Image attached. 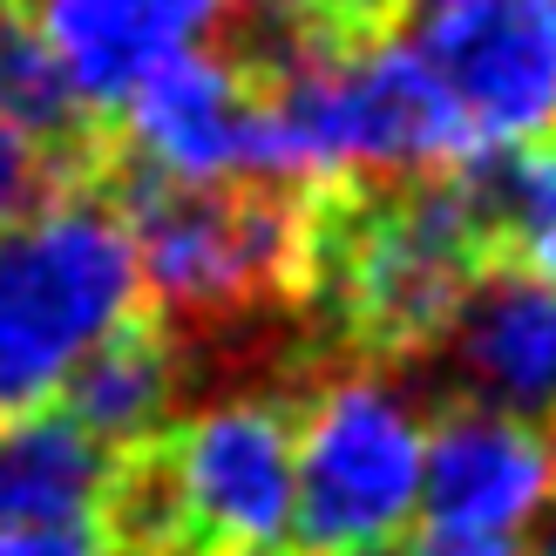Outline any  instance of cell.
Segmentation results:
<instances>
[{"label": "cell", "mask_w": 556, "mask_h": 556, "mask_svg": "<svg viewBox=\"0 0 556 556\" xmlns=\"http://www.w3.org/2000/svg\"><path fill=\"white\" fill-rule=\"evenodd\" d=\"M129 319H143V278L116 198L68 184L0 225V421L48 407Z\"/></svg>", "instance_id": "1"}, {"label": "cell", "mask_w": 556, "mask_h": 556, "mask_svg": "<svg viewBox=\"0 0 556 556\" xmlns=\"http://www.w3.org/2000/svg\"><path fill=\"white\" fill-rule=\"evenodd\" d=\"M482 258L489 231L468 190V163L448 177H407L380 198H353L332 225L313 217V271H326V292L374 353L448 340Z\"/></svg>", "instance_id": "2"}, {"label": "cell", "mask_w": 556, "mask_h": 556, "mask_svg": "<svg viewBox=\"0 0 556 556\" xmlns=\"http://www.w3.org/2000/svg\"><path fill=\"white\" fill-rule=\"evenodd\" d=\"M116 211L143 299L170 319H231L313 278V211L265 184H156L123 170Z\"/></svg>", "instance_id": "3"}, {"label": "cell", "mask_w": 556, "mask_h": 556, "mask_svg": "<svg viewBox=\"0 0 556 556\" xmlns=\"http://www.w3.org/2000/svg\"><path fill=\"white\" fill-rule=\"evenodd\" d=\"M428 421L387 374H340L292 421V549L401 543L421 509Z\"/></svg>", "instance_id": "4"}, {"label": "cell", "mask_w": 556, "mask_h": 556, "mask_svg": "<svg viewBox=\"0 0 556 556\" xmlns=\"http://www.w3.org/2000/svg\"><path fill=\"white\" fill-rule=\"evenodd\" d=\"M407 21L476 156L536 150L556 129V0H407Z\"/></svg>", "instance_id": "5"}, {"label": "cell", "mask_w": 556, "mask_h": 556, "mask_svg": "<svg viewBox=\"0 0 556 556\" xmlns=\"http://www.w3.org/2000/svg\"><path fill=\"white\" fill-rule=\"evenodd\" d=\"M556 495V434L495 407H455L428 428L414 556H522V536Z\"/></svg>", "instance_id": "6"}, {"label": "cell", "mask_w": 556, "mask_h": 556, "mask_svg": "<svg viewBox=\"0 0 556 556\" xmlns=\"http://www.w3.org/2000/svg\"><path fill=\"white\" fill-rule=\"evenodd\" d=\"M123 150L156 184H258V75L225 48H190L123 96Z\"/></svg>", "instance_id": "7"}, {"label": "cell", "mask_w": 556, "mask_h": 556, "mask_svg": "<svg viewBox=\"0 0 556 556\" xmlns=\"http://www.w3.org/2000/svg\"><path fill=\"white\" fill-rule=\"evenodd\" d=\"M238 0H35V35L54 54L75 109H123V96L163 62L211 48Z\"/></svg>", "instance_id": "8"}, {"label": "cell", "mask_w": 556, "mask_h": 556, "mask_svg": "<svg viewBox=\"0 0 556 556\" xmlns=\"http://www.w3.org/2000/svg\"><path fill=\"white\" fill-rule=\"evenodd\" d=\"M448 346L482 407L516 421L556 414V286L530 271H482L448 326Z\"/></svg>", "instance_id": "9"}, {"label": "cell", "mask_w": 556, "mask_h": 556, "mask_svg": "<svg viewBox=\"0 0 556 556\" xmlns=\"http://www.w3.org/2000/svg\"><path fill=\"white\" fill-rule=\"evenodd\" d=\"M123 455L81 434L62 407L0 421V522H102Z\"/></svg>", "instance_id": "10"}, {"label": "cell", "mask_w": 556, "mask_h": 556, "mask_svg": "<svg viewBox=\"0 0 556 556\" xmlns=\"http://www.w3.org/2000/svg\"><path fill=\"white\" fill-rule=\"evenodd\" d=\"M54 401H62L68 421L81 434H96L109 455H143L156 441V428L170 421L177 353H170V340H163L156 326L129 319L68 374V387Z\"/></svg>", "instance_id": "11"}, {"label": "cell", "mask_w": 556, "mask_h": 556, "mask_svg": "<svg viewBox=\"0 0 556 556\" xmlns=\"http://www.w3.org/2000/svg\"><path fill=\"white\" fill-rule=\"evenodd\" d=\"M468 190L482 204L489 244H503L516 271L556 286V150H509V156H476Z\"/></svg>", "instance_id": "12"}, {"label": "cell", "mask_w": 556, "mask_h": 556, "mask_svg": "<svg viewBox=\"0 0 556 556\" xmlns=\"http://www.w3.org/2000/svg\"><path fill=\"white\" fill-rule=\"evenodd\" d=\"M0 123L41 143H81V109L68 96L54 54L41 48L35 21L0 8Z\"/></svg>", "instance_id": "13"}, {"label": "cell", "mask_w": 556, "mask_h": 556, "mask_svg": "<svg viewBox=\"0 0 556 556\" xmlns=\"http://www.w3.org/2000/svg\"><path fill=\"white\" fill-rule=\"evenodd\" d=\"M81 170H89L81 143H41V136H21L0 123V225H14V217L41 211L48 198H62Z\"/></svg>", "instance_id": "14"}, {"label": "cell", "mask_w": 556, "mask_h": 556, "mask_svg": "<svg viewBox=\"0 0 556 556\" xmlns=\"http://www.w3.org/2000/svg\"><path fill=\"white\" fill-rule=\"evenodd\" d=\"M0 556H116L109 522H0Z\"/></svg>", "instance_id": "15"}, {"label": "cell", "mask_w": 556, "mask_h": 556, "mask_svg": "<svg viewBox=\"0 0 556 556\" xmlns=\"http://www.w3.org/2000/svg\"><path fill=\"white\" fill-rule=\"evenodd\" d=\"M265 8L319 27V35H374V27L394 21L407 0H265Z\"/></svg>", "instance_id": "16"}, {"label": "cell", "mask_w": 556, "mask_h": 556, "mask_svg": "<svg viewBox=\"0 0 556 556\" xmlns=\"http://www.w3.org/2000/svg\"><path fill=\"white\" fill-rule=\"evenodd\" d=\"M522 556H556V495L543 503V516L530 522V536H522Z\"/></svg>", "instance_id": "17"}, {"label": "cell", "mask_w": 556, "mask_h": 556, "mask_svg": "<svg viewBox=\"0 0 556 556\" xmlns=\"http://www.w3.org/2000/svg\"><path fill=\"white\" fill-rule=\"evenodd\" d=\"M353 556H414L407 543H380V549H353Z\"/></svg>", "instance_id": "18"}, {"label": "cell", "mask_w": 556, "mask_h": 556, "mask_svg": "<svg viewBox=\"0 0 556 556\" xmlns=\"http://www.w3.org/2000/svg\"><path fill=\"white\" fill-rule=\"evenodd\" d=\"M0 8H14V0H0Z\"/></svg>", "instance_id": "19"}]
</instances>
